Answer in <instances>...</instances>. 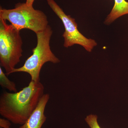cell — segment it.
<instances>
[{
    "mask_svg": "<svg viewBox=\"0 0 128 128\" xmlns=\"http://www.w3.org/2000/svg\"><path fill=\"white\" fill-rule=\"evenodd\" d=\"M50 98L49 94H44L27 121L19 128H41L47 118L44 112Z\"/></svg>",
    "mask_w": 128,
    "mask_h": 128,
    "instance_id": "obj_6",
    "label": "cell"
},
{
    "mask_svg": "<svg viewBox=\"0 0 128 128\" xmlns=\"http://www.w3.org/2000/svg\"><path fill=\"white\" fill-rule=\"evenodd\" d=\"M114 5L104 23L110 25L121 16L128 14V2L126 0H114Z\"/></svg>",
    "mask_w": 128,
    "mask_h": 128,
    "instance_id": "obj_7",
    "label": "cell"
},
{
    "mask_svg": "<svg viewBox=\"0 0 128 128\" xmlns=\"http://www.w3.org/2000/svg\"><path fill=\"white\" fill-rule=\"evenodd\" d=\"M6 74L2 71L1 67H0V85L2 88H6L10 91L16 92L17 89L16 84L8 78Z\"/></svg>",
    "mask_w": 128,
    "mask_h": 128,
    "instance_id": "obj_8",
    "label": "cell"
},
{
    "mask_svg": "<svg viewBox=\"0 0 128 128\" xmlns=\"http://www.w3.org/2000/svg\"><path fill=\"white\" fill-rule=\"evenodd\" d=\"M53 31L50 25L43 31L37 33L36 46L32 50V54L25 61L23 66L14 69L11 74L24 72L28 73L32 80L36 82L40 80V74L42 66L47 62L56 64L60 60L50 49V41Z\"/></svg>",
    "mask_w": 128,
    "mask_h": 128,
    "instance_id": "obj_2",
    "label": "cell"
},
{
    "mask_svg": "<svg viewBox=\"0 0 128 128\" xmlns=\"http://www.w3.org/2000/svg\"></svg>",
    "mask_w": 128,
    "mask_h": 128,
    "instance_id": "obj_12",
    "label": "cell"
},
{
    "mask_svg": "<svg viewBox=\"0 0 128 128\" xmlns=\"http://www.w3.org/2000/svg\"><path fill=\"white\" fill-rule=\"evenodd\" d=\"M20 31L0 18V65L6 74H11L22 56V41Z\"/></svg>",
    "mask_w": 128,
    "mask_h": 128,
    "instance_id": "obj_3",
    "label": "cell"
},
{
    "mask_svg": "<svg viewBox=\"0 0 128 128\" xmlns=\"http://www.w3.org/2000/svg\"><path fill=\"white\" fill-rule=\"evenodd\" d=\"M44 91L40 82L31 80L20 91L3 92L0 96V114L14 124L23 125L36 108Z\"/></svg>",
    "mask_w": 128,
    "mask_h": 128,
    "instance_id": "obj_1",
    "label": "cell"
},
{
    "mask_svg": "<svg viewBox=\"0 0 128 128\" xmlns=\"http://www.w3.org/2000/svg\"><path fill=\"white\" fill-rule=\"evenodd\" d=\"M10 122L6 118H0V128H11Z\"/></svg>",
    "mask_w": 128,
    "mask_h": 128,
    "instance_id": "obj_10",
    "label": "cell"
},
{
    "mask_svg": "<svg viewBox=\"0 0 128 128\" xmlns=\"http://www.w3.org/2000/svg\"><path fill=\"white\" fill-rule=\"evenodd\" d=\"M34 0H26V4L28 6H32Z\"/></svg>",
    "mask_w": 128,
    "mask_h": 128,
    "instance_id": "obj_11",
    "label": "cell"
},
{
    "mask_svg": "<svg viewBox=\"0 0 128 128\" xmlns=\"http://www.w3.org/2000/svg\"><path fill=\"white\" fill-rule=\"evenodd\" d=\"M0 18L8 20L18 30L29 29L35 33L44 30L48 26V21L46 14L26 3L16 4L13 9L0 8Z\"/></svg>",
    "mask_w": 128,
    "mask_h": 128,
    "instance_id": "obj_4",
    "label": "cell"
},
{
    "mask_svg": "<svg viewBox=\"0 0 128 128\" xmlns=\"http://www.w3.org/2000/svg\"><path fill=\"white\" fill-rule=\"evenodd\" d=\"M48 5L62 21L65 30L62 36L64 46L68 48L75 44L82 46L88 52H92L97 44L94 40L88 38L81 33L78 29V25L74 18L66 15L54 0H46Z\"/></svg>",
    "mask_w": 128,
    "mask_h": 128,
    "instance_id": "obj_5",
    "label": "cell"
},
{
    "mask_svg": "<svg viewBox=\"0 0 128 128\" xmlns=\"http://www.w3.org/2000/svg\"><path fill=\"white\" fill-rule=\"evenodd\" d=\"M98 117L94 114H90L85 118V121L90 128H101L97 120Z\"/></svg>",
    "mask_w": 128,
    "mask_h": 128,
    "instance_id": "obj_9",
    "label": "cell"
}]
</instances>
